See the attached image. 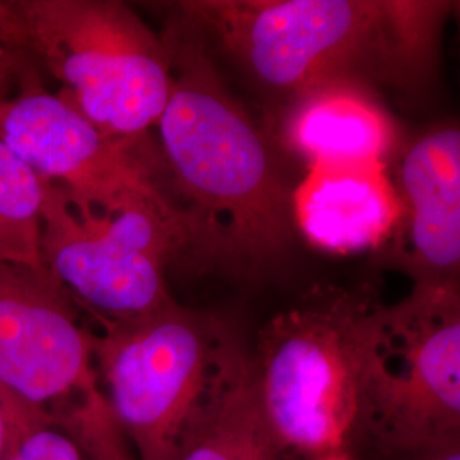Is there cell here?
<instances>
[{
	"instance_id": "cell-1",
	"label": "cell",
	"mask_w": 460,
	"mask_h": 460,
	"mask_svg": "<svg viewBox=\"0 0 460 460\" xmlns=\"http://www.w3.org/2000/svg\"><path fill=\"white\" fill-rule=\"evenodd\" d=\"M176 11L260 85L294 99L336 81L374 89L427 79L452 2L190 0Z\"/></svg>"
},
{
	"instance_id": "cell-2",
	"label": "cell",
	"mask_w": 460,
	"mask_h": 460,
	"mask_svg": "<svg viewBox=\"0 0 460 460\" xmlns=\"http://www.w3.org/2000/svg\"><path fill=\"white\" fill-rule=\"evenodd\" d=\"M163 40L172 89L155 127L163 163L193 203L195 243L247 270L277 263L296 229L292 190L263 133L230 96L193 28L174 19Z\"/></svg>"
},
{
	"instance_id": "cell-3",
	"label": "cell",
	"mask_w": 460,
	"mask_h": 460,
	"mask_svg": "<svg viewBox=\"0 0 460 460\" xmlns=\"http://www.w3.org/2000/svg\"><path fill=\"white\" fill-rule=\"evenodd\" d=\"M384 305L370 283L314 287L261 329L254 393L283 459L362 452Z\"/></svg>"
},
{
	"instance_id": "cell-4",
	"label": "cell",
	"mask_w": 460,
	"mask_h": 460,
	"mask_svg": "<svg viewBox=\"0 0 460 460\" xmlns=\"http://www.w3.org/2000/svg\"><path fill=\"white\" fill-rule=\"evenodd\" d=\"M247 355L222 319L174 298L93 336L99 391L137 460H174Z\"/></svg>"
},
{
	"instance_id": "cell-5",
	"label": "cell",
	"mask_w": 460,
	"mask_h": 460,
	"mask_svg": "<svg viewBox=\"0 0 460 460\" xmlns=\"http://www.w3.org/2000/svg\"><path fill=\"white\" fill-rule=\"evenodd\" d=\"M30 53L99 130L147 138L172 89L171 55L130 5L118 0H16Z\"/></svg>"
},
{
	"instance_id": "cell-6",
	"label": "cell",
	"mask_w": 460,
	"mask_h": 460,
	"mask_svg": "<svg viewBox=\"0 0 460 460\" xmlns=\"http://www.w3.org/2000/svg\"><path fill=\"white\" fill-rule=\"evenodd\" d=\"M41 263L79 307L102 323L157 311L172 296L165 271L195 241L188 214L176 207L135 203L101 210L43 181Z\"/></svg>"
},
{
	"instance_id": "cell-7",
	"label": "cell",
	"mask_w": 460,
	"mask_h": 460,
	"mask_svg": "<svg viewBox=\"0 0 460 460\" xmlns=\"http://www.w3.org/2000/svg\"><path fill=\"white\" fill-rule=\"evenodd\" d=\"M459 437V283L414 285L380 314L358 456L412 452Z\"/></svg>"
},
{
	"instance_id": "cell-8",
	"label": "cell",
	"mask_w": 460,
	"mask_h": 460,
	"mask_svg": "<svg viewBox=\"0 0 460 460\" xmlns=\"http://www.w3.org/2000/svg\"><path fill=\"white\" fill-rule=\"evenodd\" d=\"M0 140L30 165L41 181L101 210L135 203L176 207L157 180L159 159L146 138H118L26 70L16 94L0 102Z\"/></svg>"
},
{
	"instance_id": "cell-9",
	"label": "cell",
	"mask_w": 460,
	"mask_h": 460,
	"mask_svg": "<svg viewBox=\"0 0 460 460\" xmlns=\"http://www.w3.org/2000/svg\"><path fill=\"white\" fill-rule=\"evenodd\" d=\"M93 336L45 266L0 261V394L11 411L53 414L96 391Z\"/></svg>"
},
{
	"instance_id": "cell-10",
	"label": "cell",
	"mask_w": 460,
	"mask_h": 460,
	"mask_svg": "<svg viewBox=\"0 0 460 460\" xmlns=\"http://www.w3.org/2000/svg\"><path fill=\"white\" fill-rule=\"evenodd\" d=\"M395 188L404 210L399 232L408 235L402 264L414 285L459 283V128L444 125L414 140Z\"/></svg>"
},
{
	"instance_id": "cell-11",
	"label": "cell",
	"mask_w": 460,
	"mask_h": 460,
	"mask_svg": "<svg viewBox=\"0 0 460 460\" xmlns=\"http://www.w3.org/2000/svg\"><path fill=\"white\" fill-rule=\"evenodd\" d=\"M296 229L314 247L349 254L384 246L397 235L402 201L387 165H309L292 190Z\"/></svg>"
},
{
	"instance_id": "cell-12",
	"label": "cell",
	"mask_w": 460,
	"mask_h": 460,
	"mask_svg": "<svg viewBox=\"0 0 460 460\" xmlns=\"http://www.w3.org/2000/svg\"><path fill=\"white\" fill-rule=\"evenodd\" d=\"M281 137L309 165L377 163L387 165L399 133L372 87L336 81L290 99Z\"/></svg>"
},
{
	"instance_id": "cell-13",
	"label": "cell",
	"mask_w": 460,
	"mask_h": 460,
	"mask_svg": "<svg viewBox=\"0 0 460 460\" xmlns=\"http://www.w3.org/2000/svg\"><path fill=\"white\" fill-rule=\"evenodd\" d=\"M174 460H285L258 406L251 351Z\"/></svg>"
},
{
	"instance_id": "cell-14",
	"label": "cell",
	"mask_w": 460,
	"mask_h": 460,
	"mask_svg": "<svg viewBox=\"0 0 460 460\" xmlns=\"http://www.w3.org/2000/svg\"><path fill=\"white\" fill-rule=\"evenodd\" d=\"M43 181L0 140V261L41 268Z\"/></svg>"
},
{
	"instance_id": "cell-15",
	"label": "cell",
	"mask_w": 460,
	"mask_h": 460,
	"mask_svg": "<svg viewBox=\"0 0 460 460\" xmlns=\"http://www.w3.org/2000/svg\"><path fill=\"white\" fill-rule=\"evenodd\" d=\"M2 460H91V456L66 412H34L13 423Z\"/></svg>"
},
{
	"instance_id": "cell-16",
	"label": "cell",
	"mask_w": 460,
	"mask_h": 460,
	"mask_svg": "<svg viewBox=\"0 0 460 460\" xmlns=\"http://www.w3.org/2000/svg\"><path fill=\"white\" fill-rule=\"evenodd\" d=\"M72 423L79 429L91 460H137L116 427L106 402H91L75 412Z\"/></svg>"
},
{
	"instance_id": "cell-17",
	"label": "cell",
	"mask_w": 460,
	"mask_h": 460,
	"mask_svg": "<svg viewBox=\"0 0 460 460\" xmlns=\"http://www.w3.org/2000/svg\"><path fill=\"white\" fill-rule=\"evenodd\" d=\"M0 47L30 51L28 34L16 0H0Z\"/></svg>"
},
{
	"instance_id": "cell-18",
	"label": "cell",
	"mask_w": 460,
	"mask_h": 460,
	"mask_svg": "<svg viewBox=\"0 0 460 460\" xmlns=\"http://www.w3.org/2000/svg\"><path fill=\"white\" fill-rule=\"evenodd\" d=\"M26 53L28 51L0 47V102L13 94L14 83L19 84V79L28 70Z\"/></svg>"
},
{
	"instance_id": "cell-19",
	"label": "cell",
	"mask_w": 460,
	"mask_h": 460,
	"mask_svg": "<svg viewBox=\"0 0 460 460\" xmlns=\"http://www.w3.org/2000/svg\"><path fill=\"white\" fill-rule=\"evenodd\" d=\"M362 460H460V437L421 450L391 456H358Z\"/></svg>"
},
{
	"instance_id": "cell-20",
	"label": "cell",
	"mask_w": 460,
	"mask_h": 460,
	"mask_svg": "<svg viewBox=\"0 0 460 460\" xmlns=\"http://www.w3.org/2000/svg\"><path fill=\"white\" fill-rule=\"evenodd\" d=\"M11 429H13V412L9 410L5 399L0 394V460L4 457L9 444Z\"/></svg>"
},
{
	"instance_id": "cell-21",
	"label": "cell",
	"mask_w": 460,
	"mask_h": 460,
	"mask_svg": "<svg viewBox=\"0 0 460 460\" xmlns=\"http://www.w3.org/2000/svg\"><path fill=\"white\" fill-rule=\"evenodd\" d=\"M314 460H362V457L349 454V452H338V454H329V456H323Z\"/></svg>"
}]
</instances>
